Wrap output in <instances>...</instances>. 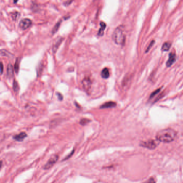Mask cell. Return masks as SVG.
Returning a JSON list of instances; mask_svg holds the SVG:
<instances>
[{"mask_svg": "<svg viewBox=\"0 0 183 183\" xmlns=\"http://www.w3.org/2000/svg\"><path fill=\"white\" fill-rule=\"evenodd\" d=\"M144 183H156V180L154 178H150L149 180H147L146 182Z\"/></svg>", "mask_w": 183, "mask_h": 183, "instance_id": "21", "label": "cell"}, {"mask_svg": "<svg viewBox=\"0 0 183 183\" xmlns=\"http://www.w3.org/2000/svg\"><path fill=\"white\" fill-rule=\"evenodd\" d=\"M154 40H152V41H151V43H150V44H149V46L148 47V48H147V50H146V53H147L149 51V49H150L152 48V45H154Z\"/></svg>", "mask_w": 183, "mask_h": 183, "instance_id": "22", "label": "cell"}, {"mask_svg": "<svg viewBox=\"0 0 183 183\" xmlns=\"http://www.w3.org/2000/svg\"><path fill=\"white\" fill-rule=\"evenodd\" d=\"M177 133L172 129H164L158 132L156 135V140L163 143H170L175 140Z\"/></svg>", "mask_w": 183, "mask_h": 183, "instance_id": "1", "label": "cell"}, {"mask_svg": "<svg viewBox=\"0 0 183 183\" xmlns=\"http://www.w3.org/2000/svg\"><path fill=\"white\" fill-rule=\"evenodd\" d=\"M90 121V120H89V119H86V118H84V119H81L80 120V123L81 125H86L87 123H89V122Z\"/></svg>", "mask_w": 183, "mask_h": 183, "instance_id": "20", "label": "cell"}, {"mask_svg": "<svg viewBox=\"0 0 183 183\" xmlns=\"http://www.w3.org/2000/svg\"><path fill=\"white\" fill-rule=\"evenodd\" d=\"M117 106V104L114 102H108L100 106V109H110L113 108Z\"/></svg>", "mask_w": 183, "mask_h": 183, "instance_id": "10", "label": "cell"}, {"mask_svg": "<svg viewBox=\"0 0 183 183\" xmlns=\"http://www.w3.org/2000/svg\"><path fill=\"white\" fill-rule=\"evenodd\" d=\"M32 25V21L29 18H23L19 23V27L22 30H25L29 28Z\"/></svg>", "mask_w": 183, "mask_h": 183, "instance_id": "5", "label": "cell"}, {"mask_svg": "<svg viewBox=\"0 0 183 183\" xmlns=\"http://www.w3.org/2000/svg\"><path fill=\"white\" fill-rule=\"evenodd\" d=\"M57 97L59 100H62L63 99V96L62 94H61L59 92H57Z\"/></svg>", "mask_w": 183, "mask_h": 183, "instance_id": "24", "label": "cell"}, {"mask_svg": "<svg viewBox=\"0 0 183 183\" xmlns=\"http://www.w3.org/2000/svg\"><path fill=\"white\" fill-rule=\"evenodd\" d=\"M1 74H3V63L1 62Z\"/></svg>", "mask_w": 183, "mask_h": 183, "instance_id": "26", "label": "cell"}, {"mask_svg": "<svg viewBox=\"0 0 183 183\" xmlns=\"http://www.w3.org/2000/svg\"><path fill=\"white\" fill-rule=\"evenodd\" d=\"M72 2H73V1H66V2H65L63 3V4H64V6H69L70 3H72Z\"/></svg>", "mask_w": 183, "mask_h": 183, "instance_id": "25", "label": "cell"}, {"mask_svg": "<svg viewBox=\"0 0 183 183\" xmlns=\"http://www.w3.org/2000/svg\"><path fill=\"white\" fill-rule=\"evenodd\" d=\"M83 89L88 94H89V92L92 88V82L90 78L89 77H86L83 79L82 82Z\"/></svg>", "mask_w": 183, "mask_h": 183, "instance_id": "6", "label": "cell"}, {"mask_svg": "<svg viewBox=\"0 0 183 183\" xmlns=\"http://www.w3.org/2000/svg\"><path fill=\"white\" fill-rule=\"evenodd\" d=\"M63 39H64L63 38H59L57 41H55V43H54V44L53 45V46L52 47V51L53 52V53L57 52V49H59L61 44L63 41Z\"/></svg>", "mask_w": 183, "mask_h": 183, "instance_id": "9", "label": "cell"}, {"mask_svg": "<svg viewBox=\"0 0 183 183\" xmlns=\"http://www.w3.org/2000/svg\"><path fill=\"white\" fill-rule=\"evenodd\" d=\"M158 141L153 140H149L147 141H143L141 142L140 145L142 147L146 148L149 149H155L157 146H158Z\"/></svg>", "mask_w": 183, "mask_h": 183, "instance_id": "3", "label": "cell"}, {"mask_svg": "<svg viewBox=\"0 0 183 183\" xmlns=\"http://www.w3.org/2000/svg\"><path fill=\"white\" fill-rule=\"evenodd\" d=\"M1 55L2 57H14V55L12 54L11 53H10L9 52L7 51L4 49H2L1 50Z\"/></svg>", "mask_w": 183, "mask_h": 183, "instance_id": "14", "label": "cell"}, {"mask_svg": "<svg viewBox=\"0 0 183 183\" xmlns=\"http://www.w3.org/2000/svg\"><path fill=\"white\" fill-rule=\"evenodd\" d=\"M171 46V43H169V42H166L163 44L162 48V50L163 51H168L169 49H170Z\"/></svg>", "mask_w": 183, "mask_h": 183, "instance_id": "16", "label": "cell"}, {"mask_svg": "<svg viewBox=\"0 0 183 183\" xmlns=\"http://www.w3.org/2000/svg\"><path fill=\"white\" fill-rule=\"evenodd\" d=\"M13 89L15 92H18L19 89H20V86L18 84L17 82V81L16 80L14 81V83H13Z\"/></svg>", "mask_w": 183, "mask_h": 183, "instance_id": "19", "label": "cell"}, {"mask_svg": "<svg viewBox=\"0 0 183 183\" xmlns=\"http://www.w3.org/2000/svg\"><path fill=\"white\" fill-rule=\"evenodd\" d=\"M100 28L98 32L97 36L99 37H102L104 35V32L106 28V24L103 22H101L100 23Z\"/></svg>", "mask_w": 183, "mask_h": 183, "instance_id": "12", "label": "cell"}, {"mask_svg": "<svg viewBox=\"0 0 183 183\" xmlns=\"http://www.w3.org/2000/svg\"><path fill=\"white\" fill-rule=\"evenodd\" d=\"M160 89H158V90H156V91H155L154 92H153L152 93L151 95H150V98L153 97H154L156 95V94H158V93L159 92H160Z\"/></svg>", "mask_w": 183, "mask_h": 183, "instance_id": "23", "label": "cell"}, {"mask_svg": "<svg viewBox=\"0 0 183 183\" xmlns=\"http://www.w3.org/2000/svg\"><path fill=\"white\" fill-rule=\"evenodd\" d=\"M20 60H19L18 58H17V60L16 61V62L15 63L14 70L16 73H18L19 68H20Z\"/></svg>", "mask_w": 183, "mask_h": 183, "instance_id": "18", "label": "cell"}, {"mask_svg": "<svg viewBox=\"0 0 183 183\" xmlns=\"http://www.w3.org/2000/svg\"><path fill=\"white\" fill-rule=\"evenodd\" d=\"M27 137V134L25 132H22L18 134L15 135L14 137H13V139L17 141H22L24 140V139Z\"/></svg>", "mask_w": 183, "mask_h": 183, "instance_id": "11", "label": "cell"}, {"mask_svg": "<svg viewBox=\"0 0 183 183\" xmlns=\"http://www.w3.org/2000/svg\"><path fill=\"white\" fill-rule=\"evenodd\" d=\"M101 76L104 79H107L110 76V72L107 68H104L101 72Z\"/></svg>", "mask_w": 183, "mask_h": 183, "instance_id": "13", "label": "cell"}, {"mask_svg": "<svg viewBox=\"0 0 183 183\" xmlns=\"http://www.w3.org/2000/svg\"><path fill=\"white\" fill-rule=\"evenodd\" d=\"M112 38L115 44L120 45H124L125 42V35L123 33V26H119L115 29Z\"/></svg>", "mask_w": 183, "mask_h": 183, "instance_id": "2", "label": "cell"}, {"mask_svg": "<svg viewBox=\"0 0 183 183\" xmlns=\"http://www.w3.org/2000/svg\"><path fill=\"white\" fill-rule=\"evenodd\" d=\"M20 13L19 12H15L12 13V19L15 21L17 20L20 18Z\"/></svg>", "mask_w": 183, "mask_h": 183, "instance_id": "17", "label": "cell"}, {"mask_svg": "<svg viewBox=\"0 0 183 183\" xmlns=\"http://www.w3.org/2000/svg\"><path fill=\"white\" fill-rule=\"evenodd\" d=\"M175 60H176V54L175 52H172L169 54V59L166 62V66L167 67L171 66L175 62Z\"/></svg>", "mask_w": 183, "mask_h": 183, "instance_id": "7", "label": "cell"}, {"mask_svg": "<svg viewBox=\"0 0 183 183\" xmlns=\"http://www.w3.org/2000/svg\"><path fill=\"white\" fill-rule=\"evenodd\" d=\"M7 78L9 80H11L14 77V69L11 63L8 64V67H7Z\"/></svg>", "mask_w": 183, "mask_h": 183, "instance_id": "8", "label": "cell"}, {"mask_svg": "<svg viewBox=\"0 0 183 183\" xmlns=\"http://www.w3.org/2000/svg\"><path fill=\"white\" fill-rule=\"evenodd\" d=\"M58 159H59V156L57 155H52L48 160L47 162L45 164L43 169L44 170H48V169H50L51 167L54 165L55 163L57 162Z\"/></svg>", "mask_w": 183, "mask_h": 183, "instance_id": "4", "label": "cell"}, {"mask_svg": "<svg viewBox=\"0 0 183 183\" xmlns=\"http://www.w3.org/2000/svg\"><path fill=\"white\" fill-rule=\"evenodd\" d=\"M61 22H62V20H59V21L53 27V28L52 30V33L53 35L55 33L58 31V30H59V28H60V25H61Z\"/></svg>", "mask_w": 183, "mask_h": 183, "instance_id": "15", "label": "cell"}]
</instances>
